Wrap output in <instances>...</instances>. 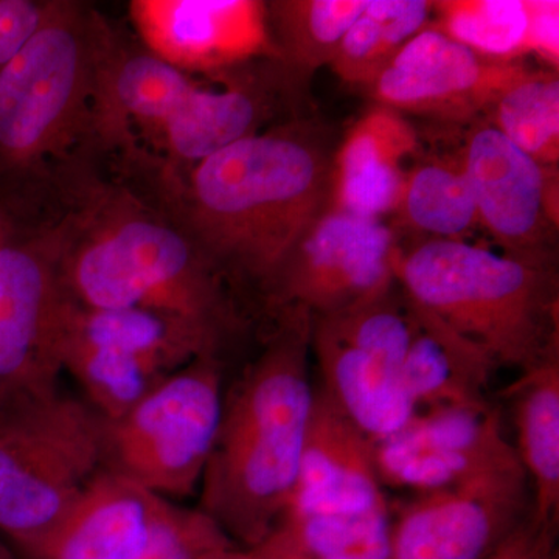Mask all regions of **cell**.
<instances>
[{"mask_svg": "<svg viewBox=\"0 0 559 559\" xmlns=\"http://www.w3.org/2000/svg\"><path fill=\"white\" fill-rule=\"evenodd\" d=\"M61 221V275L70 299L98 310H142L201 334L234 369L267 318L205 252L159 170L120 167Z\"/></svg>", "mask_w": 559, "mask_h": 559, "instance_id": "obj_1", "label": "cell"}, {"mask_svg": "<svg viewBox=\"0 0 559 559\" xmlns=\"http://www.w3.org/2000/svg\"><path fill=\"white\" fill-rule=\"evenodd\" d=\"M98 11L47 2L0 69V213L16 229L60 224L112 162L98 102Z\"/></svg>", "mask_w": 559, "mask_h": 559, "instance_id": "obj_2", "label": "cell"}, {"mask_svg": "<svg viewBox=\"0 0 559 559\" xmlns=\"http://www.w3.org/2000/svg\"><path fill=\"white\" fill-rule=\"evenodd\" d=\"M333 156L312 121L289 119L231 143L173 183L202 248L266 316L283 263L329 209Z\"/></svg>", "mask_w": 559, "mask_h": 559, "instance_id": "obj_3", "label": "cell"}, {"mask_svg": "<svg viewBox=\"0 0 559 559\" xmlns=\"http://www.w3.org/2000/svg\"><path fill=\"white\" fill-rule=\"evenodd\" d=\"M311 312L282 307L224 389L197 509L240 549L274 532L293 502L310 421Z\"/></svg>", "mask_w": 559, "mask_h": 559, "instance_id": "obj_4", "label": "cell"}, {"mask_svg": "<svg viewBox=\"0 0 559 559\" xmlns=\"http://www.w3.org/2000/svg\"><path fill=\"white\" fill-rule=\"evenodd\" d=\"M395 277L415 304L518 373L559 356L557 261L468 241L400 242Z\"/></svg>", "mask_w": 559, "mask_h": 559, "instance_id": "obj_5", "label": "cell"}, {"mask_svg": "<svg viewBox=\"0 0 559 559\" xmlns=\"http://www.w3.org/2000/svg\"><path fill=\"white\" fill-rule=\"evenodd\" d=\"M103 418L79 396L0 412V533L16 549L46 536L102 469Z\"/></svg>", "mask_w": 559, "mask_h": 559, "instance_id": "obj_6", "label": "cell"}, {"mask_svg": "<svg viewBox=\"0 0 559 559\" xmlns=\"http://www.w3.org/2000/svg\"><path fill=\"white\" fill-rule=\"evenodd\" d=\"M230 370L210 356L191 360L121 417L103 419L102 468L171 502L193 495L218 433Z\"/></svg>", "mask_w": 559, "mask_h": 559, "instance_id": "obj_7", "label": "cell"}, {"mask_svg": "<svg viewBox=\"0 0 559 559\" xmlns=\"http://www.w3.org/2000/svg\"><path fill=\"white\" fill-rule=\"evenodd\" d=\"M205 356L224 360L198 331L178 320L69 301L62 371L106 421L121 417L160 382Z\"/></svg>", "mask_w": 559, "mask_h": 559, "instance_id": "obj_8", "label": "cell"}, {"mask_svg": "<svg viewBox=\"0 0 559 559\" xmlns=\"http://www.w3.org/2000/svg\"><path fill=\"white\" fill-rule=\"evenodd\" d=\"M69 301L61 223L14 230L0 246V412L60 392Z\"/></svg>", "mask_w": 559, "mask_h": 559, "instance_id": "obj_9", "label": "cell"}, {"mask_svg": "<svg viewBox=\"0 0 559 559\" xmlns=\"http://www.w3.org/2000/svg\"><path fill=\"white\" fill-rule=\"evenodd\" d=\"M389 503L390 559H487L532 513V488L516 459Z\"/></svg>", "mask_w": 559, "mask_h": 559, "instance_id": "obj_10", "label": "cell"}, {"mask_svg": "<svg viewBox=\"0 0 559 559\" xmlns=\"http://www.w3.org/2000/svg\"><path fill=\"white\" fill-rule=\"evenodd\" d=\"M400 238L384 221L326 209L283 263L267 316L289 305L331 314L377 296L396 282Z\"/></svg>", "mask_w": 559, "mask_h": 559, "instance_id": "obj_11", "label": "cell"}, {"mask_svg": "<svg viewBox=\"0 0 559 559\" xmlns=\"http://www.w3.org/2000/svg\"><path fill=\"white\" fill-rule=\"evenodd\" d=\"M462 167L479 226L503 253L555 260L558 168L538 164L485 120L469 127Z\"/></svg>", "mask_w": 559, "mask_h": 559, "instance_id": "obj_12", "label": "cell"}, {"mask_svg": "<svg viewBox=\"0 0 559 559\" xmlns=\"http://www.w3.org/2000/svg\"><path fill=\"white\" fill-rule=\"evenodd\" d=\"M527 64L487 60L430 25L415 35L367 87L374 105L452 123L484 120L500 92Z\"/></svg>", "mask_w": 559, "mask_h": 559, "instance_id": "obj_13", "label": "cell"}, {"mask_svg": "<svg viewBox=\"0 0 559 559\" xmlns=\"http://www.w3.org/2000/svg\"><path fill=\"white\" fill-rule=\"evenodd\" d=\"M130 17L150 53L187 73L218 79L261 60H278L259 0H132Z\"/></svg>", "mask_w": 559, "mask_h": 559, "instance_id": "obj_14", "label": "cell"}, {"mask_svg": "<svg viewBox=\"0 0 559 559\" xmlns=\"http://www.w3.org/2000/svg\"><path fill=\"white\" fill-rule=\"evenodd\" d=\"M171 506L102 468L46 536L17 551L24 559H138Z\"/></svg>", "mask_w": 559, "mask_h": 559, "instance_id": "obj_15", "label": "cell"}, {"mask_svg": "<svg viewBox=\"0 0 559 559\" xmlns=\"http://www.w3.org/2000/svg\"><path fill=\"white\" fill-rule=\"evenodd\" d=\"M384 499L388 496L378 477L373 441L316 385L288 513H355Z\"/></svg>", "mask_w": 559, "mask_h": 559, "instance_id": "obj_16", "label": "cell"}, {"mask_svg": "<svg viewBox=\"0 0 559 559\" xmlns=\"http://www.w3.org/2000/svg\"><path fill=\"white\" fill-rule=\"evenodd\" d=\"M417 153V131L411 121L374 105L334 151L329 207L384 221L399 204Z\"/></svg>", "mask_w": 559, "mask_h": 559, "instance_id": "obj_17", "label": "cell"}, {"mask_svg": "<svg viewBox=\"0 0 559 559\" xmlns=\"http://www.w3.org/2000/svg\"><path fill=\"white\" fill-rule=\"evenodd\" d=\"M311 356L318 360L320 388L373 443L399 433L417 414L399 371L334 336L314 320Z\"/></svg>", "mask_w": 559, "mask_h": 559, "instance_id": "obj_18", "label": "cell"}, {"mask_svg": "<svg viewBox=\"0 0 559 559\" xmlns=\"http://www.w3.org/2000/svg\"><path fill=\"white\" fill-rule=\"evenodd\" d=\"M415 304V301H414ZM419 330L404 362V385L418 411L430 407H488L495 366L432 312L415 304Z\"/></svg>", "mask_w": 559, "mask_h": 559, "instance_id": "obj_19", "label": "cell"}, {"mask_svg": "<svg viewBox=\"0 0 559 559\" xmlns=\"http://www.w3.org/2000/svg\"><path fill=\"white\" fill-rule=\"evenodd\" d=\"M518 432V457L536 520L559 524V356L522 371L502 392Z\"/></svg>", "mask_w": 559, "mask_h": 559, "instance_id": "obj_20", "label": "cell"}, {"mask_svg": "<svg viewBox=\"0 0 559 559\" xmlns=\"http://www.w3.org/2000/svg\"><path fill=\"white\" fill-rule=\"evenodd\" d=\"M392 216L396 237L404 231L414 242L466 241L479 218L462 160L417 159Z\"/></svg>", "mask_w": 559, "mask_h": 559, "instance_id": "obj_21", "label": "cell"}, {"mask_svg": "<svg viewBox=\"0 0 559 559\" xmlns=\"http://www.w3.org/2000/svg\"><path fill=\"white\" fill-rule=\"evenodd\" d=\"M432 24L487 60L521 62L538 51L544 0H441Z\"/></svg>", "mask_w": 559, "mask_h": 559, "instance_id": "obj_22", "label": "cell"}, {"mask_svg": "<svg viewBox=\"0 0 559 559\" xmlns=\"http://www.w3.org/2000/svg\"><path fill=\"white\" fill-rule=\"evenodd\" d=\"M429 0H369L345 33L330 68L348 86L366 91L390 61L432 22Z\"/></svg>", "mask_w": 559, "mask_h": 559, "instance_id": "obj_23", "label": "cell"}, {"mask_svg": "<svg viewBox=\"0 0 559 559\" xmlns=\"http://www.w3.org/2000/svg\"><path fill=\"white\" fill-rule=\"evenodd\" d=\"M369 0L266 2L267 24L280 61L305 80L330 66L345 33Z\"/></svg>", "mask_w": 559, "mask_h": 559, "instance_id": "obj_24", "label": "cell"}, {"mask_svg": "<svg viewBox=\"0 0 559 559\" xmlns=\"http://www.w3.org/2000/svg\"><path fill=\"white\" fill-rule=\"evenodd\" d=\"M484 120L538 164L558 168V70L527 66L500 92Z\"/></svg>", "mask_w": 559, "mask_h": 559, "instance_id": "obj_25", "label": "cell"}, {"mask_svg": "<svg viewBox=\"0 0 559 559\" xmlns=\"http://www.w3.org/2000/svg\"><path fill=\"white\" fill-rule=\"evenodd\" d=\"M314 559H390L389 499L355 513L293 514L283 518Z\"/></svg>", "mask_w": 559, "mask_h": 559, "instance_id": "obj_26", "label": "cell"}, {"mask_svg": "<svg viewBox=\"0 0 559 559\" xmlns=\"http://www.w3.org/2000/svg\"><path fill=\"white\" fill-rule=\"evenodd\" d=\"M231 547L238 546L202 511L173 502L138 559H204Z\"/></svg>", "mask_w": 559, "mask_h": 559, "instance_id": "obj_27", "label": "cell"}, {"mask_svg": "<svg viewBox=\"0 0 559 559\" xmlns=\"http://www.w3.org/2000/svg\"><path fill=\"white\" fill-rule=\"evenodd\" d=\"M487 559H559V524L530 513Z\"/></svg>", "mask_w": 559, "mask_h": 559, "instance_id": "obj_28", "label": "cell"}, {"mask_svg": "<svg viewBox=\"0 0 559 559\" xmlns=\"http://www.w3.org/2000/svg\"><path fill=\"white\" fill-rule=\"evenodd\" d=\"M46 9L47 2L0 0V69L35 35Z\"/></svg>", "mask_w": 559, "mask_h": 559, "instance_id": "obj_29", "label": "cell"}, {"mask_svg": "<svg viewBox=\"0 0 559 559\" xmlns=\"http://www.w3.org/2000/svg\"><path fill=\"white\" fill-rule=\"evenodd\" d=\"M248 559H314L310 551L301 546L288 525L280 524L259 546L245 549Z\"/></svg>", "mask_w": 559, "mask_h": 559, "instance_id": "obj_30", "label": "cell"}, {"mask_svg": "<svg viewBox=\"0 0 559 559\" xmlns=\"http://www.w3.org/2000/svg\"><path fill=\"white\" fill-rule=\"evenodd\" d=\"M204 559H248V555L240 547H231V549L215 551Z\"/></svg>", "mask_w": 559, "mask_h": 559, "instance_id": "obj_31", "label": "cell"}, {"mask_svg": "<svg viewBox=\"0 0 559 559\" xmlns=\"http://www.w3.org/2000/svg\"><path fill=\"white\" fill-rule=\"evenodd\" d=\"M0 559H20L17 558V555L14 554L13 550L10 549L7 544H3L2 540H0Z\"/></svg>", "mask_w": 559, "mask_h": 559, "instance_id": "obj_32", "label": "cell"}]
</instances>
